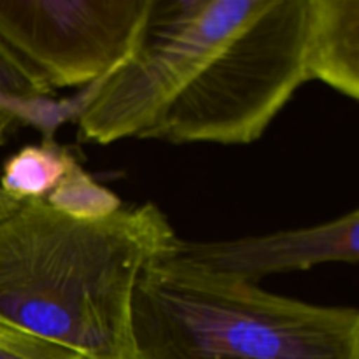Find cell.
<instances>
[{"mask_svg": "<svg viewBox=\"0 0 359 359\" xmlns=\"http://www.w3.org/2000/svg\"><path fill=\"white\" fill-rule=\"evenodd\" d=\"M177 235L154 203L74 219L28 200L0 219V323L86 359H132V305Z\"/></svg>", "mask_w": 359, "mask_h": 359, "instance_id": "obj_1", "label": "cell"}, {"mask_svg": "<svg viewBox=\"0 0 359 359\" xmlns=\"http://www.w3.org/2000/svg\"><path fill=\"white\" fill-rule=\"evenodd\" d=\"M132 359H359V312L158 259L133 293Z\"/></svg>", "mask_w": 359, "mask_h": 359, "instance_id": "obj_2", "label": "cell"}, {"mask_svg": "<svg viewBox=\"0 0 359 359\" xmlns=\"http://www.w3.org/2000/svg\"><path fill=\"white\" fill-rule=\"evenodd\" d=\"M312 0H251L248 14L142 139L244 146L311 79Z\"/></svg>", "mask_w": 359, "mask_h": 359, "instance_id": "obj_3", "label": "cell"}, {"mask_svg": "<svg viewBox=\"0 0 359 359\" xmlns=\"http://www.w3.org/2000/svg\"><path fill=\"white\" fill-rule=\"evenodd\" d=\"M249 7L251 0H153L137 51L81 105V139L102 146L142 139Z\"/></svg>", "mask_w": 359, "mask_h": 359, "instance_id": "obj_4", "label": "cell"}, {"mask_svg": "<svg viewBox=\"0 0 359 359\" xmlns=\"http://www.w3.org/2000/svg\"><path fill=\"white\" fill-rule=\"evenodd\" d=\"M153 0H0V42L51 90L93 86L140 46Z\"/></svg>", "mask_w": 359, "mask_h": 359, "instance_id": "obj_5", "label": "cell"}, {"mask_svg": "<svg viewBox=\"0 0 359 359\" xmlns=\"http://www.w3.org/2000/svg\"><path fill=\"white\" fill-rule=\"evenodd\" d=\"M161 259L210 276L258 284L272 273L298 272L325 263L359 259V210L309 228L217 242L175 238Z\"/></svg>", "mask_w": 359, "mask_h": 359, "instance_id": "obj_6", "label": "cell"}, {"mask_svg": "<svg viewBox=\"0 0 359 359\" xmlns=\"http://www.w3.org/2000/svg\"><path fill=\"white\" fill-rule=\"evenodd\" d=\"M311 79L359 98V0H312Z\"/></svg>", "mask_w": 359, "mask_h": 359, "instance_id": "obj_7", "label": "cell"}, {"mask_svg": "<svg viewBox=\"0 0 359 359\" xmlns=\"http://www.w3.org/2000/svg\"><path fill=\"white\" fill-rule=\"evenodd\" d=\"M74 165L76 158L53 140L25 146L4 163L0 188L16 202L46 200Z\"/></svg>", "mask_w": 359, "mask_h": 359, "instance_id": "obj_8", "label": "cell"}, {"mask_svg": "<svg viewBox=\"0 0 359 359\" xmlns=\"http://www.w3.org/2000/svg\"><path fill=\"white\" fill-rule=\"evenodd\" d=\"M53 95L55 90L30 72L0 42V146L16 123L30 121L35 109Z\"/></svg>", "mask_w": 359, "mask_h": 359, "instance_id": "obj_9", "label": "cell"}, {"mask_svg": "<svg viewBox=\"0 0 359 359\" xmlns=\"http://www.w3.org/2000/svg\"><path fill=\"white\" fill-rule=\"evenodd\" d=\"M51 209L74 219H104L123 207L121 198L74 165L44 200Z\"/></svg>", "mask_w": 359, "mask_h": 359, "instance_id": "obj_10", "label": "cell"}, {"mask_svg": "<svg viewBox=\"0 0 359 359\" xmlns=\"http://www.w3.org/2000/svg\"><path fill=\"white\" fill-rule=\"evenodd\" d=\"M0 359H86L60 344L0 323Z\"/></svg>", "mask_w": 359, "mask_h": 359, "instance_id": "obj_11", "label": "cell"}, {"mask_svg": "<svg viewBox=\"0 0 359 359\" xmlns=\"http://www.w3.org/2000/svg\"><path fill=\"white\" fill-rule=\"evenodd\" d=\"M21 202H16V200L11 198L9 195H6L4 193V189L0 188V219H4V217H7L9 214H13L14 210L20 207Z\"/></svg>", "mask_w": 359, "mask_h": 359, "instance_id": "obj_12", "label": "cell"}]
</instances>
